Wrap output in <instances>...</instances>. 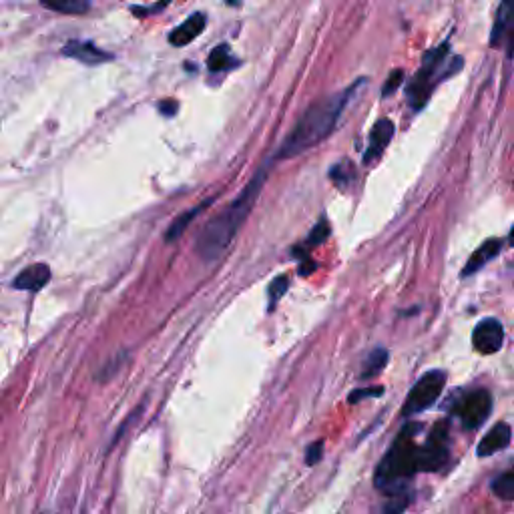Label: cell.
Wrapping results in <instances>:
<instances>
[{
	"mask_svg": "<svg viewBox=\"0 0 514 514\" xmlns=\"http://www.w3.org/2000/svg\"><path fill=\"white\" fill-rule=\"evenodd\" d=\"M502 249V241L500 239H486L472 255L468 264L464 266L462 270V278H468L472 274H476L478 270H482L490 260H494V257L498 255V251Z\"/></svg>",
	"mask_w": 514,
	"mask_h": 514,
	"instance_id": "5bb4252c",
	"label": "cell"
},
{
	"mask_svg": "<svg viewBox=\"0 0 514 514\" xmlns=\"http://www.w3.org/2000/svg\"><path fill=\"white\" fill-rule=\"evenodd\" d=\"M364 83H366V79H358L346 91L312 103L306 109V113L300 117V121L296 123L294 131L280 145V151L274 155V161L298 157L304 151H310L312 147H316L322 139H326L334 131V127H336L338 119L342 117L350 99L358 93V89Z\"/></svg>",
	"mask_w": 514,
	"mask_h": 514,
	"instance_id": "7a4b0ae2",
	"label": "cell"
},
{
	"mask_svg": "<svg viewBox=\"0 0 514 514\" xmlns=\"http://www.w3.org/2000/svg\"><path fill=\"white\" fill-rule=\"evenodd\" d=\"M510 436H512V432H510V426L506 422L494 424L490 428V432L480 440L476 454L480 458H486V456H492V454L500 452L502 448H506L510 444Z\"/></svg>",
	"mask_w": 514,
	"mask_h": 514,
	"instance_id": "4fadbf2b",
	"label": "cell"
},
{
	"mask_svg": "<svg viewBox=\"0 0 514 514\" xmlns=\"http://www.w3.org/2000/svg\"><path fill=\"white\" fill-rule=\"evenodd\" d=\"M384 394V388L382 386H378V388H362V390H356V392H352L350 396H348V400L352 402V404H358L362 398H368V396H382Z\"/></svg>",
	"mask_w": 514,
	"mask_h": 514,
	"instance_id": "484cf974",
	"label": "cell"
},
{
	"mask_svg": "<svg viewBox=\"0 0 514 514\" xmlns=\"http://www.w3.org/2000/svg\"><path fill=\"white\" fill-rule=\"evenodd\" d=\"M492 490L502 500H514V468L508 472H502L492 482Z\"/></svg>",
	"mask_w": 514,
	"mask_h": 514,
	"instance_id": "ffe728a7",
	"label": "cell"
},
{
	"mask_svg": "<svg viewBox=\"0 0 514 514\" xmlns=\"http://www.w3.org/2000/svg\"><path fill=\"white\" fill-rule=\"evenodd\" d=\"M51 282V268L47 264H33L29 268H25L15 280H13V288L19 292H31L37 294L41 292L47 284Z\"/></svg>",
	"mask_w": 514,
	"mask_h": 514,
	"instance_id": "30bf717a",
	"label": "cell"
},
{
	"mask_svg": "<svg viewBox=\"0 0 514 514\" xmlns=\"http://www.w3.org/2000/svg\"><path fill=\"white\" fill-rule=\"evenodd\" d=\"M508 243L514 247V227L510 229V233H508Z\"/></svg>",
	"mask_w": 514,
	"mask_h": 514,
	"instance_id": "f546056e",
	"label": "cell"
},
{
	"mask_svg": "<svg viewBox=\"0 0 514 514\" xmlns=\"http://www.w3.org/2000/svg\"><path fill=\"white\" fill-rule=\"evenodd\" d=\"M41 5L61 15H85L91 11L89 0H43Z\"/></svg>",
	"mask_w": 514,
	"mask_h": 514,
	"instance_id": "e0dca14e",
	"label": "cell"
},
{
	"mask_svg": "<svg viewBox=\"0 0 514 514\" xmlns=\"http://www.w3.org/2000/svg\"><path fill=\"white\" fill-rule=\"evenodd\" d=\"M207 205H211V201H203L201 205H197V207H191L189 211H185V213H181L171 225H169V229H167V233H165V241L167 243H173V241H177L181 235H183V231L189 227V223L203 211V207H207Z\"/></svg>",
	"mask_w": 514,
	"mask_h": 514,
	"instance_id": "2e32d148",
	"label": "cell"
},
{
	"mask_svg": "<svg viewBox=\"0 0 514 514\" xmlns=\"http://www.w3.org/2000/svg\"><path fill=\"white\" fill-rule=\"evenodd\" d=\"M512 27H514V0H504V3L496 11L494 27L490 33V45L498 47L502 43V39L506 35H510L508 31H512Z\"/></svg>",
	"mask_w": 514,
	"mask_h": 514,
	"instance_id": "9a60e30c",
	"label": "cell"
},
{
	"mask_svg": "<svg viewBox=\"0 0 514 514\" xmlns=\"http://www.w3.org/2000/svg\"><path fill=\"white\" fill-rule=\"evenodd\" d=\"M330 175H332V181H334L338 187H346V185H348V181H350V177H352L350 163H348V161H344V163L334 165V167H332V171H330Z\"/></svg>",
	"mask_w": 514,
	"mask_h": 514,
	"instance_id": "603a6c76",
	"label": "cell"
},
{
	"mask_svg": "<svg viewBox=\"0 0 514 514\" xmlns=\"http://www.w3.org/2000/svg\"><path fill=\"white\" fill-rule=\"evenodd\" d=\"M504 344V330L502 324L494 318H486L482 322H478V326L472 332V346L478 354L482 356H490L500 352Z\"/></svg>",
	"mask_w": 514,
	"mask_h": 514,
	"instance_id": "ba28073f",
	"label": "cell"
},
{
	"mask_svg": "<svg viewBox=\"0 0 514 514\" xmlns=\"http://www.w3.org/2000/svg\"><path fill=\"white\" fill-rule=\"evenodd\" d=\"M388 360H390V354L388 350L384 348H376L374 352L368 354V358L364 360L362 364V372H360V378L362 380H368V378H376L386 366H388Z\"/></svg>",
	"mask_w": 514,
	"mask_h": 514,
	"instance_id": "ac0fdd59",
	"label": "cell"
},
{
	"mask_svg": "<svg viewBox=\"0 0 514 514\" xmlns=\"http://www.w3.org/2000/svg\"><path fill=\"white\" fill-rule=\"evenodd\" d=\"M63 55L69 57V59H75L83 65H101L105 61H111L113 55L99 49L95 43L91 41H69L65 47H63Z\"/></svg>",
	"mask_w": 514,
	"mask_h": 514,
	"instance_id": "9c48e42d",
	"label": "cell"
},
{
	"mask_svg": "<svg viewBox=\"0 0 514 514\" xmlns=\"http://www.w3.org/2000/svg\"><path fill=\"white\" fill-rule=\"evenodd\" d=\"M207 67L211 73H223V71L237 67V59L231 55L227 45H219L211 51V55L207 59Z\"/></svg>",
	"mask_w": 514,
	"mask_h": 514,
	"instance_id": "d6986e66",
	"label": "cell"
},
{
	"mask_svg": "<svg viewBox=\"0 0 514 514\" xmlns=\"http://www.w3.org/2000/svg\"><path fill=\"white\" fill-rule=\"evenodd\" d=\"M508 57L514 59V27L510 31V45H508Z\"/></svg>",
	"mask_w": 514,
	"mask_h": 514,
	"instance_id": "f1b7e54d",
	"label": "cell"
},
{
	"mask_svg": "<svg viewBox=\"0 0 514 514\" xmlns=\"http://www.w3.org/2000/svg\"><path fill=\"white\" fill-rule=\"evenodd\" d=\"M402 81H404V71H402V69L392 71L390 77H388V81H386V85H384V89H382V95H384V97L394 95V93L402 87Z\"/></svg>",
	"mask_w": 514,
	"mask_h": 514,
	"instance_id": "cb8c5ba5",
	"label": "cell"
},
{
	"mask_svg": "<svg viewBox=\"0 0 514 514\" xmlns=\"http://www.w3.org/2000/svg\"><path fill=\"white\" fill-rule=\"evenodd\" d=\"M205 25H207L205 13H193L179 27H175L169 33V43L173 47H185V45L193 43L205 31Z\"/></svg>",
	"mask_w": 514,
	"mask_h": 514,
	"instance_id": "7c38bea8",
	"label": "cell"
},
{
	"mask_svg": "<svg viewBox=\"0 0 514 514\" xmlns=\"http://www.w3.org/2000/svg\"><path fill=\"white\" fill-rule=\"evenodd\" d=\"M490 410H492V398H490L488 390H484V388L468 392L454 408L456 416L460 418V422L466 430L480 428L486 422V418L490 416Z\"/></svg>",
	"mask_w": 514,
	"mask_h": 514,
	"instance_id": "52a82bcc",
	"label": "cell"
},
{
	"mask_svg": "<svg viewBox=\"0 0 514 514\" xmlns=\"http://www.w3.org/2000/svg\"><path fill=\"white\" fill-rule=\"evenodd\" d=\"M446 386V374L442 370H430L426 372L410 390L404 406L402 416L410 418L414 414H420L434 406V402L440 398L442 390Z\"/></svg>",
	"mask_w": 514,
	"mask_h": 514,
	"instance_id": "5b68a950",
	"label": "cell"
},
{
	"mask_svg": "<svg viewBox=\"0 0 514 514\" xmlns=\"http://www.w3.org/2000/svg\"><path fill=\"white\" fill-rule=\"evenodd\" d=\"M268 167H270V163H266L260 171H257L251 177V181L243 187V191L235 197V201L203 227V231L199 233V239H197V253L203 262L217 260V257L229 247L231 239L239 231L241 223L249 215L253 203L257 201V197H260V193L266 185Z\"/></svg>",
	"mask_w": 514,
	"mask_h": 514,
	"instance_id": "3957f363",
	"label": "cell"
},
{
	"mask_svg": "<svg viewBox=\"0 0 514 514\" xmlns=\"http://www.w3.org/2000/svg\"><path fill=\"white\" fill-rule=\"evenodd\" d=\"M290 290V278L288 276H278L268 290V298H270V308H276V304L286 296V292Z\"/></svg>",
	"mask_w": 514,
	"mask_h": 514,
	"instance_id": "44dd1931",
	"label": "cell"
},
{
	"mask_svg": "<svg viewBox=\"0 0 514 514\" xmlns=\"http://www.w3.org/2000/svg\"><path fill=\"white\" fill-rule=\"evenodd\" d=\"M422 424H406L374 474V486L386 496L384 512L400 514L412 502V478L420 472V444L416 434Z\"/></svg>",
	"mask_w": 514,
	"mask_h": 514,
	"instance_id": "6da1fadb",
	"label": "cell"
},
{
	"mask_svg": "<svg viewBox=\"0 0 514 514\" xmlns=\"http://www.w3.org/2000/svg\"><path fill=\"white\" fill-rule=\"evenodd\" d=\"M448 47H450L448 43H442L440 47L428 51L424 55L420 71L408 83L406 97H408V103L412 105L414 111H420L428 103L434 87L440 81H444L446 77H450V75H454L456 71L462 69V59L460 57H454L452 63H446Z\"/></svg>",
	"mask_w": 514,
	"mask_h": 514,
	"instance_id": "277c9868",
	"label": "cell"
},
{
	"mask_svg": "<svg viewBox=\"0 0 514 514\" xmlns=\"http://www.w3.org/2000/svg\"><path fill=\"white\" fill-rule=\"evenodd\" d=\"M322 456H324V442L318 440V442L308 446V450H306V464L308 466H316L322 460Z\"/></svg>",
	"mask_w": 514,
	"mask_h": 514,
	"instance_id": "d4e9b609",
	"label": "cell"
},
{
	"mask_svg": "<svg viewBox=\"0 0 514 514\" xmlns=\"http://www.w3.org/2000/svg\"><path fill=\"white\" fill-rule=\"evenodd\" d=\"M392 137H394V123L390 119L376 121V125L370 131V141H368V149L364 153V163L366 165L374 163L384 153V149L388 147Z\"/></svg>",
	"mask_w": 514,
	"mask_h": 514,
	"instance_id": "8fae6325",
	"label": "cell"
},
{
	"mask_svg": "<svg viewBox=\"0 0 514 514\" xmlns=\"http://www.w3.org/2000/svg\"><path fill=\"white\" fill-rule=\"evenodd\" d=\"M328 237H330V223H328L326 219H322V221H318V223L314 225V229L310 231V235H308V247H316V245L324 243Z\"/></svg>",
	"mask_w": 514,
	"mask_h": 514,
	"instance_id": "7402d4cb",
	"label": "cell"
},
{
	"mask_svg": "<svg viewBox=\"0 0 514 514\" xmlns=\"http://www.w3.org/2000/svg\"><path fill=\"white\" fill-rule=\"evenodd\" d=\"M179 109V103L173 101V99H167V101H161L159 103V111L165 115V117H173Z\"/></svg>",
	"mask_w": 514,
	"mask_h": 514,
	"instance_id": "83f0119b",
	"label": "cell"
},
{
	"mask_svg": "<svg viewBox=\"0 0 514 514\" xmlns=\"http://www.w3.org/2000/svg\"><path fill=\"white\" fill-rule=\"evenodd\" d=\"M165 7H167V3H157V5H153V7H131V13L137 15V17H149V15H153V13L163 11Z\"/></svg>",
	"mask_w": 514,
	"mask_h": 514,
	"instance_id": "4316f807",
	"label": "cell"
},
{
	"mask_svg": "<svg viewBox=\"0 0 514 514\" xmlns=\"http://www.w3.org/2000/svg\"><path fill=\"white\" fill-rule=\"evenodd\" d=\"M450 458V436L448 422H438L428 440L420 444V472H438Z\"/></svg>",
	"mask_w": 514,
	"mask_h": 514,
	"instance_id": "8992f818",
	"label": "cell"
}]
</instances>
